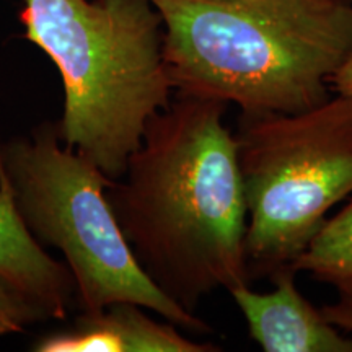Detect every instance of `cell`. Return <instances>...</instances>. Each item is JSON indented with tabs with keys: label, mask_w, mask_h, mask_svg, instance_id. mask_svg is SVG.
I'll return each instance as SVG.
<instances>
[{
	"label": "cell",
	"mask_w": 352,
	"mask_h": 352,
	"mask_svg": "<svg viewBox=\"0 0 352 352\" xmlns=\"http://www.w3.org/2000/svg\"><path fill=\"white\" fill-rule=\"evenodd\" d=\"M164 20V59L176 95L240 111L300 113L333 95L352 56L346 0H151Z\"/></svg>",
	"instance_id": "7a4b0ae2"
},
{
	"label": "cell",
	"mask_w": 352,
	"mask_h": 352,
	"mask_svg": "<svg viewBox=\"0 0 352 352\" xmlns=\"http://www.w3.org/2000/svg\"><path fill=\"white\" fill-rule=\"evenodd\" d=\"M292 267L276 271L274 289L258 292L250 284L228 290L243 315L250 338L266 352H352V333L324 318L296 284Z\"/></svg>",
	"instance_id": "8992f818"
},
{
	"label": "cell",
	"mask_w": 352,
	"mask_h": 352,
	"mask_svg": "<svg viewBox=\"0 0 352 352\" xmlns=\"http://www.w3.org/2000/svg\"><path fill=\"white\" fill-rule=\"evenodd\" d=\"M23 2L25 38L63 78L60 142L121 178L148 121L173 100L160 12L151 0Z\"/></svg>",
	"instance_id": "3957f363"
},
{
	"label": "cell",
	"mask_w": 352,
	"mask_h": 352,
	"mask_svg": "<svg viewBox=\"0 0 352 352\" xmlns=\"http://www.w3.org/2000/svg\"><path fill=\"white\" fill-rule=\"evenodd\" d=\"M346 2H352V0H346Z\"/></svg>",
	"instance_id": "4fadbf2b"
},
{
	"label": "cell",
	"mask_w": 352,
	"mask_h": 352,
	"mask_svg": "<svg viewBox=\"0 0 352 352\" xmlns=\"http://www.w3.org/2000/svg\"><path fill=\"white\" fill-rule=\"evenodd\" d=\"M0 171L30 235L63 253L82 311L132 302L191 333L212 331L142 271L107 199L114 179L80 152L60 147L57 121L36 126L28 138L0 140Z\"/></svg>",
	"instance_id": "277c9868"
},
{
	"label": "cell",
	"mask_w": 352,
	"mask_h": 352,
	"mask_svg": "<svg viewBox=\"0 0 352 352\" xmlns=\"http://www.w3.org/2000/svg\"><path fill=\"white\" fill-rule=\"evenodd\" d=\"M246 202L250 283L290 267L352 195V98L300 113L240 111L233 132Z\"/></svg>",
	"instance_id": "5b68a950"
},
{
	"label": "cell",
	"mask_w": 352,
	"mask_h": 352,
	"mask_svg": "<svg viewBox=\"0 0 352 352\" xmlns=\"http://www.w3.org/2000/svg\"><path fill=\"white\" fill-rule=\"evenodd\" d=\"M290 267L331 285L352 279V201L327 219Z\"/></svg>",
	"instance_id": "9c48e42d"
},
{
	"label": "cell",
	"mask_w": 352,
	"mask_h": 352,
	"mask_svg": "<svg viewBox=\"0 0 352 352\" xmlns=\"http://www.w3.org/2000/svg\"><path fill=\"white\" fill-rule=\"evenodd\" d=\"M132 302H114L100 311H82L67 327L39 336L34 352H219L197 342L170 321H157Z\"/></svg>",
	"instance_id": "52a82bcc"
},
{
	"label": "cell",
	"mask_w": 352,
	"mask_h": 352,
	"mask_svg": "<svg viewBox=\"0 0 352 352\" xmlns=\"http://www.w3.org/2000/svg\"><path fill=\"white\" fill-rule=\"evenodd\" d=\"M39 321H47L43 310L0 274V336L21 333Z\"/></svg>",
	"instance_id": "30bf717a"
},
{
	"label": "cell",
	"mask_w": 352,
	"mask_h": 352,
	"mask_svg": "<svg viewBox=\"0 0 352 352\" xmlns=\"http://www.w3.org/2000/svg\"><path fill=\"white\" fill-rule=\"evenodd\" d=\"M0 274L20 289L47 320H65L76 305V283L67 264L57 261L30 235L19 217L12 189L0 171Z\"/></svg>",
	"instance_id": "ba28073f"
},
{
	"label": "cell",
	"mask_w": 352,
	"mask_h": 352,
	"mask_svg": "<svg viewBox=\"0 0 352 352\" xmlns=\"http://www.w3.org/2000/svg\"><path fill=\"white\" fill-rule=\"evenodd\" d=\"M336 289V300L321 307L324 318L342 331L352 333V279L333 284Z\"/></svg>",
	"instance_id": "8fae6325"
},
{
	"label": "cell",
	"mask_w": 352,
	"mask_h": 352,
	"mask_svg": "<svg viewBox=\"0 0 352 352\" xmlns=\"http://www.w3.org/2000/svg\"><path fill=\"white\" fill-rule=\"evenodd\" d=\"M331 90L333 94L344 95L352 98V56L331 77Z\"/></svg>",
	"instance_id": "7c38bea8"
},
{
	"label": "cell",
	"mask_w": 352,
	"mask_h": 352,
	"mask_svg": "<svg viewBox=\"0 0 352 352\" xmlns=\"http://www.w3.org/2000/svg\"><path fill=\"white\" fill-rule=\"evenodd\" d=\"M227 108L175 95L148 121L124 175L107 188L142 271L189 314L217 289L252 284L243 179Z\"/></svg>",
	"instance_id": "6da1fadb"
}]
</instances>
